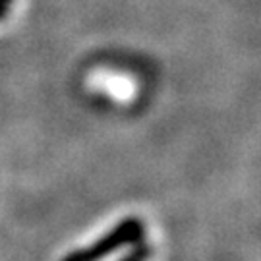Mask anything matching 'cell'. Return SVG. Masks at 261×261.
Returning a JSON list of instances; mask_svg holds the SVG:
<instances>
[{
    "label": "cell",
    "instance_id": "6da1fadb",
    "mask_svg": "<svg viewBox=\"0 0 261 261\" xmlns=\"http://www.w3.org/2000/svg\"><path fill=\"white\" fill-rule=\"evenodd\" d=\"M145 236V224L138 217H128L122 223H118L111 232H107L103 238H99L95 244H91L89 248L72 252L70 255H66L62 261H99L111 255L112 252L126 248L130 244L141 242Z\"/></svg>",
    "mask_w": 261,
    "mask_h": 261
},
{
    "label": "cell",
    "instance_id": "3957f363",
    "mask_svg": "<svg viewBox=\"0 0 261 261\" xmlns=\"http://www.w3.org/2000/svg\"><path fill=\"white\" fill-rule=\"evenodd\" d=\"M2 12H4V8H2V4H0V14H2Z\"/></svg>",
    "mask_w": 261,
    "mask_h": 261
},
{
    "label": "cell",
    "instance_id": "7a4b0ae2",
    "mask_svg": "<svg viewBox=\"0 0 261 261\" xmlns=\"http://www.w3.org/2000/svg\"><path fill=\"white\" fill-rule=\"evenodd\" d=\"M149 255H151L149 246H147V244L138 242V244H136V248H134L128 255H124V257H122V259H118V261H147V259H149Z\"/></svg>",
    "mask_w": 261,
    "mask_h": 261
}]
</instances>
